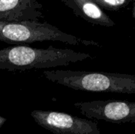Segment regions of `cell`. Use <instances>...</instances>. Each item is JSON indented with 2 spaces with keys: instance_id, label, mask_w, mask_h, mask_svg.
I'll use <instances>...</instances> for the list:
<instances>
[{
  "instance_id": "5",
  "label": "cell",
  "mask_w": 135,
  "mask_h": 134,
  "mask_svg": "<svg viewBox=\"0 0 135 134\" xmlns=\"http://www.w3.org/2000/svg\"><path fill=\"white\" fill-rule=\"evenodd\" d=\"M35 122L54 134H100L96 122L66 113L35 110L31 112Z\"/></svg>"
},
{
  "instance_id": "2",
  "label": "cell",
  "mask_w": 135,
  "mask_h": 134,
  "mask_svg": "<svg viewBox=\"0 0 135 134\" xmlns=\"http://www.w3.org/2000/svg\"><path fill=\"white\" fill-rule=\"evenodd\" d=\"M49 81L74 90L135 94V76L85 70H45Z\"/></svg>"
},
{
  "instance_id": "9",
  "label": "cell",
  "mask_w": 135,
  "mask_h": 134,
  "mask_svg": "<svg viewBox=\"0 0 135 134\" xmlns=\"http://www.w3.org/2000/svg\"><path fill=\"white\" fill-rule=\"evenodd\" d=\"M6 119L5 118L0 116V129L2 127V126L4 125V123L6 122Z\"/></svg>"
},
{
  "instance_id": "8",
  "label": "cell",
  "mask_w": 135,
  "mask_h": 134,
  "mask_svg": "<svg viewBox=\"0 0 135 134\" xmlns=\"http://www.w3.org/2000/svg\"><path fill=\"white\" fill-rule=\"evenodd\" d=\"M102 9L119 11L128 6L133 0H93Z\"/></svg>"
},
{
  "instance_id": "7",
  "label": "cell",
  "mask_w": 135,
  "mask_h": 134,
  "mask_svg": "<svg viewBox=\"0 0 135 134\" xmlns=\"http://www.w3.org/2000/svg\"><path fill=\"white\" fill-rule=\"evenodd\" d=\"M78 16L86 21L104 27H112L115 22L93 0H62Z\"/></svg>"
},
{
  "instance_id": "1",
  "label": "cell",
  "mask_w": 135,
  "mask_h": 134,
  "mask_svg": "<svg viewBox=\"0 0 135 134\" xmlns=\"http://www.w3.org/2000/svg\"><path fill=\"white\" fill-rule=\"evenodd\" d=\"M93 57L86 53L70 49L34 48L28 46H12L0 50V70L16 71L32 69H48L69 66Z\"/></svg>"
},
{
  "instance_id": "3",
  "label": "cell",
  "mask_w": 135,
  "mask_h": 134,
  "mask_svg": "<svg viewBox=\"0 0 135 134\" xmlns=\"http://www.w3.org/2000/svg\"><path fill=\"white\" fill-rule=\"evenodd\" d=\"M0 41L10 44L59 41L70 45L100 46L95 41L85 40L66 33L49 23L34 21L21 22L0 21Z\"/></svg>"
},
{
  "instance_id": "6",
  "label": "cell",
  "mask_w": 135,
  "mask_h": 134,
  "mask_svg": "<svg viewBox=\"0 0 135 134\" xmlns=\"http://www.w3.org/2000/svg\"><path fill=\"white\" fill-rule=\"evenodd\" d=\"M43 16L39 0H0V21H39Z\"/></svg>"
},
{
  "instance_id": "4",
  "label": "cell",
  "mask_w": 135,
  "mask_h": 134,
  "mask_svg": "<svg viewBox=\"0 0 135 134\" xmlns=\"http://www.w3.org/2000/svg\"><path fill=\"white\" fill-rule=\"evenodd\" d=\"M74 106L89 120L115 124L135 122V103L127 100H97L77 102Z\"/></svg>"
}]
</instances>
